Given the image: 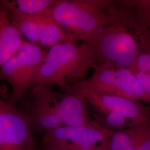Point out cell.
<instances>
[{
	"mask_svg": "<svg viewBox=\"0 0 150 150\" xmlns=\"http://www.w3.org/2000/svg\"><path fill=\"white\" fill-rule=\"evenodd\" d=\"M136 127L113 131L110 150H136Z\"/></svg>",
	"mask_w": 150,
	"mask_h": 150,
	"instance_id": "2e32d148",
	"label": "cell"
},
{
	"mask_svg": "<svg viewBox=\"0 0 150 150\" xmlns=\"http://www.w3.org/2000/svg\"><path fill=\"white\" fill-rule=\"evenodd\" d=\"M56 0H16L0 1V6L7 11H15L27 15L42 12L54 5Z\"/></svg>",
	"mask_w": 150,
	"mask_h": 150,
	"instance_id": "9a60e30c",
	"label": "cell"
},
{
	"mask_svg": "<svg viewBox=\"0 0 150 150\" xmlns=\"http://www.w3.org/2000/svg\"><path fill=\"white\" fill-rule=\"evenodd\" d=\"M61 89L83 97L87 103L97 112L98 117L110 113L120 114L129 120L132 127L144 125L150 120V107L145 106L139 101L101 93L80 82Z\"/></svg>",
	"mask_w": 150,
	"mask_h": 150,
	"instance_id": "8992f818",
	"label": "cell"
},
{
	"mask_svg": "<svg viewBox=\"0 0 150 150\" xmlns=\"http://www.w3.org/2000/svg\"><path fill=\"white\" fill-rule=\"evenodd\" d=\"M25 40L0 6V69L21 47Z\"/></svg>",
	"mask_w": 150,
	"mask_h": 150,
	"instance_id": "8fae6325",
	"label": "cell"
},
{
	"mask_svg": "<svg viewBox=\"0 0 150 150\" xmlns=\"http://www.w3.org/2000/svg\"><path fill=\"white\" fill-rule=\"evenodd\" d=\"M146 93L150 97V75L139 72H132Z\"/></svg>",
	"mask_w": 150,
	"mask_h": 150,
	"instance_id": "d6986e66",
	"label": "cell"
},
{
	"mask_svg": "<svg viewBox=\"0 0 150 150\" xmlns=\"http://www.w3.org/2000/svg\"><path fill=\"white\" fill-rule=\"evenodd\" d=\"M129 69L132 72H139L150 75V48L139 54Z\"/></svg>",
	"mask_w": 150,
	"mask_h": 150,
	"instance_id": "ac0fdd59",
	"label": "cell"
},
{
	"mask_svg": "<svg viewBox=\"0 0 150 150\" xmlns=\"http://www.w3.org/2000/svg\"><path fill=\"white\" fill-rule=\"evenodd\" d=\"M122 3L150 43V0H123Z\"/></svg>",
	"mask_w": 150,
	"mask_h": 150,
	"instance_id": "4fadbf2b",
	"label": "cell"
},
{
	"mask_svg": "<svg viewBox=\"0 0 150 150\" xmlns=\"http://www.w3.org/2000/svg\"><path fill=\"white\" fill-rule=\"evenodd\" d=\"M136 150H150V120L144 125L136 126Z\"/></svg>",
	"mask_w": 150,
	"mask_h": 150,
	"instance_id": "e0dca14e",
	"label": "cell"
},
{
	"mask_svg": "<svg viewBox=\"0 0 150 150\" xmlns=\"http://www.w3.org/2000/svg\"><path fill=\"white\" fill-rule=\"evenodd\" d=\"M113 132L100 123L82 126L62 125L43 134L39 146L50 150H110Z\"/></svg>",
	"mask_w": 150,
	"mask_h": 150,
	"instance_id": "5b68a950",
	"label": "cell"
},
{
	"mask_svg": "<svg viewBox=\"0 0 150 150\" xmlns=\"http://www.w3.org/2000/svg\"><path fill=\"white\" fill-rule=\"evenodd\" d=\"M63 92L59 93L56 113L64 125L82 126L99 123L90 117L83 97L70 91Z\"/></svg>",
	"mask_w": 150,
	"mask_h": 150,
	"instance_id": "30bf717a",
	"label": "cell"
},
{
	"mask_svg": "<svg viewBox=\"0 0 150 150\" xmlns=\"http://www.w3.org/2000/svg\"><path fill=\"white\" fill-rule=\"evenodd\" d=\"M8 17L22 36L30 42H40L38 27L32 15H27L15 11H7Z\"/></svg>",
	"mask_w": 150,
	"mask_h": 150,
	"instance_id": "5bb4252c",
	"label": "cell"
},
{
	"mask_svg": "<svg viewBox=\"0 0 150 150\" xmlns=\"http://www.w3.org/2000/svg\"><path fill=\"white\" fill-rule=\"evenodd\" d=\"M32 15L38 23L41 45L50 48L56 44L71 40L59 25L44 11Z\"/></svg>",
	"mask_w": 150,
	"mask_h": 150,
	"instance_id": "7c38bea8",
	"label": "cell"
},
{
	"mask_svg": "<svg viewBox=\"0 0 150 150\" xmlns=\"http://www.w3.org/2000/svg\"><path fill=\"white\" fill-rule=\"evenodd\" d=\"M50 150V149H43V148H42V147H40V146H38V147H37V148L36 149V150Z\"/></svg>",
	"mask_w": 150,
	"mask_h": 150,
	"instance_id": "ffe728a7",
	"label": "cell"
},
{
	"mask_svg": "<svg viewBox=\"0 0 150 150\" xmlns=\"http://www.w3.org/2000/svg\"><path fill=\"white\" fill-rule=\"evenodd\" d=\"M36 148L27 117L0 96V150H35Z\"/></svg>",
	"mask_w": 150,
	"mask_h": 150,
	"instance_id": "9c48e42d",
	"label": "cell"
},
{
	"mask_svg": "<svg viewBox=\"0 0 150 150\" xmlns=\"http://www.w3.org/2000/svg\"><path fill=\"white\" fill-rule=\"evenodd\" d=\"M43 11L71 40L84 43L91 42L105 27L127 16L122 1L56 0Z\"/></svg>",
	"mask_w": 150,
	"mask_h": 150,
	"instance_id": "6da1fadb",
	"label": "cell"
},
{
	"mask_svg": "<svg viewBox=\"0 0 150 150\" xmlns=\"http://www.w3.org/2000/svg\"><path fill=\"white\" fill-rule=\"evenodd\" d=\"M95 91L144 101L150 105V97L134 74L110 62L99 64L90 78L80 81Z\"/></svg>",
	"mask_w": 150,
	"mask_h": 150,
	"instance_id": "52a82bcc",
	"label": "cell"
},
{
	"mask_svg": "<svg viewBox=\"0 0 150 150\" xmlns=\"http://www.w3.org/2000/svg\"><path fill=\"white\" fill-rule=\"evenodd\" d=\"M69 40L50 47L38 74L37 85L60 88L85 80L87 72L99 65L90 43Z\"/></svg>",
	"mask_w": 150,
	"mask_h": 150,
	"instance_id": "7a4b0ae2",
	"label": "cell"
},
{
	"mask_svg": "<svg viewBox=\"0 0 150 150\" xmlns=\"http://www.w3.org/2000/svg\"><path fill=\"white\" fill-rule=\"evenodd\" d=\"M59 93L50 86L36 85L32 88L30 98L24 101L19 109L27 117L33 132L43 133L64 125L56 113Z\"/></svg>",
	"mask_w": 150,
	"mask_h": 150,
	"instance_id": "ba28073f",
	"label": "cell"
},
{
	"mask_svg": "<svg viewBox=\"0 0 150 150\" xmlns=\"http://www.w3.org/2000/svg\"><path fill=\"white\" fill-rule=\"evenodd\" d=\"M47 51L38 44L25 41L21 47L0 69V80L11 86L8 103L15 106L23 100L26 92L37 85L40 69Z\"/></svg>",
	"mask_w": 150,
	"mask_h": 150,
	"instance_id": "277c9868",
	"label": "cell"
},
{
	"mask_svg": "<svg viewBox=\"0 0 150 150\" xmlns=\"http://www.w3.org/2000/svg\"><path fill=\"white\" fill-rule=\"evenodd\" d=\"M127 13L126 18L105 27L88 43L95 49L99 64L110 62L129 69L139 54L150 48L145 33Z\"/></svg>",
	"mask_w": 150,
	"mask_h": 150,
	"instance_id": "3957f363",
	"label": "cell"
}]
</instances>
